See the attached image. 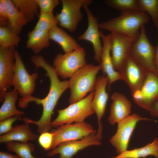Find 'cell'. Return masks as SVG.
Returning <instances> with one entry per match:
<instances>
[{
	"instance_id": "cell-29",
	"label": "cell",
	"mask_w": 158,
	"mask_h": 158,
	"mask_svg": "<svg viewBox=\"0 0 158 158\" xmlns=\"http://www.w3.org/2000/svg\"><path fill=\"white\" fill-rule=\"evenodd\" d=\"M104 2L108 6L121 13L140 11L138 0H105Z\"/></svg>"
},
{
	"instance_id": "cell-22",
	"label": "cell",
	"mask_w": 158,
	"mask_h": 158,
	"mask_svg": "<svg viewBox=\"0 0 158 158\" xmlns=\"http://www.w3.org/2000/svg\"><path fill=\"white\" fill-rule=\"evenodd\" d=\"M27 36L28 39L25 47L32 50L35 55H37L50 45L49 32L34 28Z\"/></svg>"
},
{
	"instance_id": "cell-26",
	"label": "cell",
	"mask_w": 158,
	"mask_h": 158,
	"mask_svg": "<svg viewBox=\"0 0 158 158\" xmlns=\"http://www.w3.org/2000/svg\"><path fill=\"white\" fill-rule=\"evenodd\" d=\"M28 23L31 22L38 15L39 6L37 0H11Z\"/></svg>"
},
{
	"instance_id": "cell-11",
	"label": "cell",
	"mask_w": 158,
	"mask_h": 158,
	"mask_svg": "<svg viewBox=\"0 0 158 158\" xmlns=\"http://www.w3.org/2000/svg\"><path fill=\"white\" fill-rule=\"evenodd\" d=\"M132 94L135 103L149 111L158 99V76L149 72L140 88Z\"/></svg>"
},
{
	"instance_id": "cell-4",
	"label": "cell",
	"mask_w": 158,
	"mask_h": 158,
	"mask_svg": "<svg viewBox=\"0 0 158 158\" xmlns=\"http://www.w3.org/2000/svg\"><path fill=\"white\" fill-rule=\"evenodd\" d=\"M94 94V91L92 92L83 99L70 104L64 109L57 110L58 115L51 122L52 127H58L74 122H84L86 118L94 113L91 106Z\"/></svg>"
},
{
	"instance_id": "cell-5",
	"label": "cell",
	"mask_w": 158,
	"mask_h": 158,
	"mask_svg": "<svg viewBox=\"0 0 158 158\" xmlns=\"http://www.w3.org/2000/svg\"><path fill=\"white\" fill-rule=\"evenodd\" d=\"M86 64L85 51L82 47L64 54H57L53 61L57 74L63 79L71 78Z\"/></svg>"
},
{
	"instance_id": "cell-23",
	"label": "cell",
	"mask_w": 158,
	"mask_h": 158,
	"mask_svg": "<svg viewBox=\"0 0 158 158\" xmlns=\"http://www.w3.org/2000/svg\"><path fill=\"white\" fill-rule=\"evenodd\" d=\"M19 93L16 89L6 92L3 97V102L0 108V121L16 115H22L24 112L18 110L16 103Z\"/></svg>"
},
{
	"instance_id": "cell-30",
	"label": "cell",
	"mask_w": 158,
	"mask_h": 158,
	"mask_svg": "<svg viewBox=\"0 0 158 158\" xmlns=\"http://www.w3.org/2000/svg\"><path fill=\"white\" fill-rule=\"evenodd\" d=\"M138 1L140 11L150 16L158 30V0H138Z\"/></svg>"
},
{
	"instance_id": "cell-17",
	"label": "cell",
	"mask_w": 158,
	"mask_h": 158,
	"mask_svg": "<svg viewBox=\"0 0 158 158\" xmlns=\"http://www.w3.org/2000/svg\"><path fill=\"white\" fill-rule=\"evenodd\" d=\"M109 83L107 76L103 75L97 78L94 96L91 102V106L96 115L98 123V129L102 130L101 119L104 115L109 98V94L106 88Z\"/></svg>"
},
{
	"instance_id": "cell-20",
	"label": "cell",
	"mask_w": 158,
	"mask_h": 158,
	"mask_svg": "<svg viewBox=\"0 0 158 158\" xmlns=\"http://www.w3.org/2000/svg\"><path fill=\"white\" fill-rule=\"evenodd\" d=\"M38 137L37 135L32 131L29 123H25L16 126L9 132L1 135L0 142L6 143L8 142L18 141L26 143L29 141L35 140Z\"/></svg>"
},
{
	"instance_id": "cell-21",
	"label": "cell",
	"mask_w": 158,
	"mask_h": 158,
	"mask_svg": "<svg viewBox=\"0 0 158 158\" xmlns=\"http://www.w3.org/2000/svg\"><path fill=\"white\" fill-rule=\"evenodd\" d=\"M50 40L59 45L65 53H67L81 47L72 37L58 25L54 26L49 31Z\"/></svg>"
},
{
	"instance_id": "cell-3",
	"label": "cell",
	"mask_w": 158,
	"mask_h": 158,
	"mask_svg": "<svg viewBox=\"0 0 158 158\" xmlns=\"http://www.w3.org/2000/svg\"><path fill=\"white\" fill-rule=\"evenodd\" d=\"M101 67L99 65L86 64L77 71L68 80L71 91L69 102L70 104L83 99L89 92L94 91L96 76Z\"/></svg>"
},
{
	"instance_id": "cell-1",
	"label": "cell",
	"mask_w": 158,
	"mask_h": 158,
	"mask_svg": "<svg viewBox=\"0 0 158 158\" xmlns=\"http://www.w3.org/2000/svg\"><path fill=\"white\" fill-rule=\"evenodd\" d=\"M32 62L35 66L36 69L41 67L46 71L45 76L50 80V87L47 96L42 99L32 96L23 100V105L27 107L29 103L34 102L37 104H41L43 111L40 118L37 121L29 119L28 122L36 124L37 132L42 133L49 132L52 127L51 121L54 110L60 97L68 87V80H60L53 66L47 62L42 55H35L31 58Z\"/></svg>"
},
{
	"instance_id": "cell-37",
	"label": "cell",
	"mask_w": 158,
	"mask_h": 158,
	"mask_svg": "<svg viewBox=\"0 0 158 158\" xmlns=\"http://www.w3.org/2000/svg\"><path fill=\"white\" fill-rule=\"evenodd\" d=\"M0 158H20L17 155H14L4 152L1 151Z\"/></svg>"
},
{
	"instance_id": "cell-9",
	"label": "cell",
	"mask_w": 158,
	"mask_h": 158,
	"mask_svg": "<svg viewBox=\"0 0 158 158\" xmlns=\"http://www.w3.org/2000/svg\"><path fill=\"white\" fill-rule=\"evenodd\" d=\"M51 132L53 138L51 149H54L62 143L78 140L96 133L90 124L84 121L64 124Z\"/></svg>"
},
{
	"instance_id": "cell-31",
	"label": "cell",
	"mask_w": 158,
	"mask_h": 158,
	"mask_svg": "<svg viewBox=\"0 0 158 158\" xmlns=\"http://www.w3.org/2000/svg\"><path fill=\"white\" fill-rule=\"evenodd\" d=\"M39 18L34 28L49 32L55 25H58L55 16L53 13L40 12Z\"/></svg>"
},
{
	"instance_id": "cell-33",
	"label": "cell",
	"mask_w": 158,
	"mask_h": 158,
	"mask_svg": "<svg viewBox=\"0 0 158 158\" xmlns=\"http://www.w3.org/2000/svg\"><path fill=\"white\" fill-rule=\"evenodd\" d=\"M20 115H16L0 121V134L4 135L10 131L13 127V123L18 120H22Z\"/></svg>"
},
{
	"instance_id": "cell-25",
	"label": "cell",
	"mask_w": 158,
	"mask_h": 158,
	"mask_svg": "<svg viewBox=\"0 0 158 158\" xmlns=\"http://www.w3.org/2000/svg\"><path fill=\"white\" fill-rule=\"evenodd\" d=\"M158 158V138H155L151 143L141 147L127 150L111 158H145L149 156Z\"/></svg>"
},
{
	"instance_id": "cell-6",
	"label": "cell",
	"mask_w": 158,
	"mask_h": 158,
	"mask_svg": "<svg viewBox=\"0 0 158 158\" xmlns=\"http://www.w3.org/2000/svg\"><path fill=\"white\" fill-rule=\"evenodd\" d=\"M156 47L151 43L147 35L145 25L142 26L138 37L132 45L130 56L144 68L156 74Z\"/></svg>"
},
{
	"instance_id": "cell-28",
	"label": "cell",
	"mask_w": 158,
	"mask_h": 158,
	"mask_svg": "<svg viewBox=\"0 0 158 158\" xmlns=\"http://www.w3.org/2000/svg\"><path fill=\"white\" fill-rule=\"evenodd\" d=\"M21 38L13 32L8 26L0 27V47L8 48L17 47Z\"/></svg>"
},
{
	"instance_id": "cell-38",
	"label": "cell",
	"mask_w": 158,
	"mask_h": 158,
	"mask_svg": "<svg viewBox=\"0 0 158 158\" xmlns=\"http://www.w3.org/2000/svg\"><path fill=\"white\" fill-rule=\"evenodd\" d=\"M154 65L155 68L156 74L158 76V34L157 35V43L156 47V49L155 53Z\"/></svg>"
},
{
	"instance_id": "cell-19",
	"label": "cell",
	"mask_w": 158,
	"mask_h": 158,
	"mask_svg": "<svg viewBox=\"0 0 158 158\" xmlns=\"http://www.w3.org/2000/svg\"><path fill=\"white\" fill-rule=\"evenodd\" d=\"M111 98L112 102L108 119L109 124L113 125L130 115L132 104L126 96L119 92H114Z\"/></svg>"
},
{
	"instance_id": "cell-24",
	"label": "cell",
	"mask_w": 158,
	"mask_h": 158,
	"mask_svg": "<svg viewBox=\"0 0 158 158\" xmlns=\"http://www.w3.org/2000/svg\"><path fill=\"white\" fill-rule=\"evenodd\" d=\"M3 0L8 12V25L13 32L19 35L21 33L23 27L28 22L11 0Z\"/></svg>"
},
{
	"instance_id": "cell-12",
	"label": "cell",
	"mask_w": 158,
	"mask_h": 158,
	"mask_svg": "<svg viewBox=\"0 0 158 158\" xmlns=\"http://www.w3.org/2000/svg\"><path fill=\"white\" fill-rule=\"evenodd\" d=\"M15 47L8 48L0 47V100L3 102V97L8 90H11L15 65Z\"/></svg>"
},
{
	"instance_id": "cell-27",
	"label": "cell",
	"mask_w": 158,
	"mask_h": 158,
	"mask_svg": "<svg viewBox=\"0 0 158 158\" xmlns=\"http://www.w3.org/2000/svg\"><path fill=\"white\" fill-rule=\"evenodd\" d=\"M5 144L8 150L15 153L20 158H38L32 155L35 146L32 143L10 141Z\"/></svg>"
},
{
	"instance_id": "cell-15",
	"label": "cell",
	"mask_w": 158,
	"mask_h": 158,
	"mask_svg": "<svg viewBox=\"0 0 158 158\" xmlns=\"http://www.w3.org/2000/svg\"><path fill=\"white\" fill-rule=\"evenodd\" d=\"M111 34V59L114 69L118 71L129 56L132 45L136 40L119 35Z\"/></svg>"
},
{
	"instance_id": "cell-32",
	"label": "cell",
	"mask_w": 158,
	"mask_h": 158,
	"mask_svg": "<svg viewBox=\"0 0 158 158\" xmlns=\"http://www.w3.org/2000/svg\"><path fill=\"white\" fill-rule=\"evenodd\" d=\"M40 12L53 13L54 8L60 3L59 0H37Z\"/></svg>"
},
{
	"instance_id": "cell-35",
	"label": "cell",
	"mask_w": 158,
	"mask_h": 158,
	"mask_svg": "<svg viewBox=\"0 0 158 158\" xmlns=\"http://www.w3.org/2000/svg\"><path fill=\"white\" fill-rule=\"evenodd\" d=\"M0 26L7 25L8 24V17L6 8L3 0H0Z\"/></svg>"
},
{
	"instance_id": "cell-2",
	"label": "cell",
	"mask_w": 158,
	"mask_h": 158,
	"mask_svg": "<svg viewBox=\"0 0 158 158\" xmlns=\"http://www.w3.org/2000/svg\"><path fill=\"white\" fill-rule=\"evenodd\" d=\"M150 20L149 15L141 11L122 12L119 16L99 24V28L137 40L141 27Z\"/></svg>"
},
{
	"instance_id": "cell-14",
	"label": "cell",
	"mask_w": 158,
	"mask_h": 158,
	"mask_svg": "<svg viewBox=\"0 0 158 158\" xmlns=\"http://www.w3.org/2000/svg\"><path fill=\"white\" fill-rule=\"evenodd\" d=\"M118 71L121 79L129 87L132 94L140 88L150 72L137 63L130 55Z\"/></svg>"
},
{
	"instance_id": "cell-36",
	"label": "cell",
	"mask_w": 158,
	"mask_h": 158,
	"mask_svg": "<svg viewBox=\"0 0 158 158\" xmlns=\"http://www.w3.org/2000/svg\"><path fill=\"white\" fill-rule=\"evenodd\" d=\"M149 112L152 116L158 118V99L152 105Z\"/></svg>"
},
{
	"instance_id": "cell-10",
	"label": "cell",
	"mask_w": 158,
	"mask_h": 158,
	"mask_svg": "<svg viewBox=\"0 0 158 158\" xmlns=\"http://www.w3.org/2000/svg\"><path fill=\"white\" fill-rule=\"evenodd\" d=\"M151 120L134 114L118 123L116 131L110 140V142L119 154L127 150L132 134L138 122Z\"/></svg>"
},
{
	"instance_id": "cell-18",
	"label": "cell",
	"mask_w": 158,
	"mask_h": 158,
	"mask_svg": "<svg viewBox=\"0 0 158 158\" xmlns=\"http://www.w3.org/2000/svg\"><path fill=\"white\" fill-rule=\"evenodd\" d=\"M100 35L102 42V49L99 65L103 75H106L109 79L108 88L109 90L112 83L122 79L118 72L114 69L111 59V34L105 35L100 31Z\"/></svg>"
},
{
	"instance_id": "cell-16",
	"label": "cell",
	"mask_w": 158,
	"mask_h": 158,
	"mask_svg": "<svg viewBox=\"0 0 158 158\" xmlns=\"http://www.w3.org/2000/svg\"><path fill=\"white\" fill-rule=\"evenodd\" d=\"M83 8L87 17V26L84 32L78 37V39L86 41L91 43L94 50V59L97 62L100 63L102 44L101 41L98 19L93 15L88 6L85 5Z\"/></svg>"
},
{
	"instance_id": "cell-8",
	"label": "cell",
	"mask_w": 158,
	"mask_h": 158,
	"mask_svg": "<svg viewBox=\"0 0 158 158\" xmlns=\"http://www.w3.org/2000/svg\"><path fill=\"white\" fill-rule=\"evenodd\" d=\"M15 60L14 73L11 85L17 90L22 97L21 98L25 99L32 96L39 74L34 73L30 74L28 73L17 50L15 53Z\"/></svg>"
},
{
	"instance_id": "cell-7",
	"label": "cell",
	"mask_w": 158,
	"mask_h": 158,
	"mask_svg": "<svg viewBox=\"0 0 158 158\" xmlns=\"http://www.w3.org/2000/svg\"><path fill=\"white\" fill-rule=\"evenodd\" d=\"M62 8L55 16L58 25L71 32H75L79 23L83 18L81 9L89 6L92 0H61Z\"/></svg>"
},
{
	"instance_id": "cell-34",
	"label": "cell",
	"mask_w": 158,
	"mask_h": 158,
	"mask_svg": "<svg viewBox=\"0 0 158 158\" xmlns=\"http://www.w3.org/2000/svg\"><path fill=\"white\" fill-rule=\"evenodd\" d=\"M53 138V133L51 132H45L42 133L38 138V142L44 150L51 149Z\"/></svg>"
},
{
	"instance_id": "cell-13",
	"label": "cell",
	"mask_w": 158,
	"mask_h": 158,
	"mask_svg": "<svg viewBox=\"0 0 158 158\" xmlns=\"http://www.w3.org/2000/svg\"><path fill=\"white\" fill-rule=\"evenodd\" d=\"M102 134L96 133L82 139L62 143L47 154L49 157L57 154L59 158H72L78 152L90 146L100 145Z\"/></svg>"
}]
</instances>
